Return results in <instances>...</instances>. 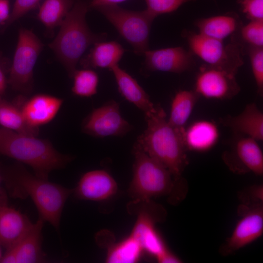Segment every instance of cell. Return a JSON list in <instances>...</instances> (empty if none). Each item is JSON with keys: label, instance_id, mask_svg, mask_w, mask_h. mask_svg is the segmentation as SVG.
Returning <instances> with one entry per match:
<instances>
[{"label": "cell", "instance_id": "1", "mask_svg": "<svg viewBox=\"0 0 263 263\" xmlns=\"http://www.w3.org/2000/svg\"><path fill=\"white\" fill-rule=\"evenodd\" d=\"M147 127L134 145L155 159L172 174L177 185L187 190L182 174L188 164L187 150L183 138L184 129L171 126L159 104L145 114Z\"/></svg>", "mask_w": 263, "mask_h": 263}, {"label": "cell", "instance_id": "2", "mask_svg": "<svg viewBox=\"0 0 263 263\" xmlns=\"http://www.w3.org/2000/svg\"><path fill=\"white\" fill-rule=\"evenodd\" d=\"M3 178L12 197L30 198L39 219L59 229L62 212L72 190L33 175L20 163L10 168Z\"/></svg>", "mask_w": 263, "mask_h": 263}, {"label": "cell", "instance_id": "3", "mask_svg": "<svg viewBox=\"0 0 263 263\" xmlns=\"http://www.w3.org/2000/svg\"><path fill=\"white\" fill-rule=\"evenodd\" d=\"M89 9V2L75 0L59 26L56 36L48 44L71 78L86 50L107 38L106 33L95 34L89 29L86 21V15Z\"/></svg>", "mask_w": 263, "mask_h": 263}, {"label": "cell", "instance_id": "4", "mask_svg": "<svg viewBox=\"0 0 263 263\" xmlns=\"http://www.w3.org/2000/svg\"><path fill=\"white\" fill-rule=\"evenodd\" d=\"M0 153L32 168L35 175L48 179L51 171L64 168L73 159L57 151L47 139L0 128Z\"/></svg>", "mask_w": 263, "mask_h": 263}, {"label": "cell", "instance_id": "5", "mask_svg": "<svg viewBox=\"0 0 263 263\" xmlns=\"http://www.w3.org/2000/svg\"><path fill=\"white\" fill-rule=\"evenodd\" d=\"M132 177L128 193L133 200L168 196L172 204L183 199L186 193L174 181L169 170L159 162L134 145Z\"/></svg>", "mask_w": 263, "mask_h": 263}, {"label": "cell", "instance_id": "6", "mask_svg": "<svg viewBox=\"0 0 263 263\" xmlns=\"http://www.w3.org/2000/svg\"><path fill=\"white\" fill-rule=\"evenodd\" d=\"M95 10L100 12L115 27L136 55H143L149 49L150 31L155 18L146 9L135 11L113 4L99 6Z\"/></svg>", "mask_w": 263, "mask_h": 263}, {"label": "cell", "instance_id": "7", "mask_svg": "<svg viewBox=\"0 0 263 263\" xmlns=\"http://www.w3.org/2000/svg\"><path fill=\"white\" fill-rule=\"evenodd\" d=\"M44 44L32 30L21 28L12 63L9 68L8 83L22 95L30 94L34 86V69Z\"/></svg>", "mask_w": 263, "mask_h": 263}, {"label": "cell", "instance_id": "8", "mask_svg": "<svg viewBox=\"0 0 263 263\" xmlns=\"http://www.w3.org/2000/svg\"><path fill=\"white\" fill-rule=\"evenodd\" d=\"M186 37L190 51L203 60L206 65L236 74L243 63L241 49L235 43L225 44L223 40L200 33H188Z\"/></svg>", "mask_w": 263, "mask_h": 263}, {"label": "cell", "instance_id": "9", "mask_svg": "<svg viewBox=\"0 0 263 263\" xmlns=\"http://www.w3.org/2000/svg\"><path fill=\"white\" fill-rule=\"evenodd\" d=\"M241 218L231 235L221 245L220 253L229 255L260 238L263 233V203L252 205H241Z\"/></svg>", "mask_w": 263, "mask_h": 263}, {"label": "cell", "instance_id": "10", "mask_svg": "<svg viewBox=\"0 0 263 263\" xmlns=\"http://www.w3.org/2000/svg\"><path fill=\"white\" fill-rule=\"evenodd\" d=\"M132 129V125L122 116L119 104L113 100L94 109L81 126L84 133L95 137L123 136Z\"/></svg>", "mask_w": 263, "mask_h": 263}, {"label": "cell", "instance_id": "11", "mask_svg": "<svg viewBox=\"0 0 263 263\" xmlns=\"http://www.w3.org/2000/svg\"><path fill=\"white\" fill-rule=\"evenodd\" d=\"M236 75L222 68L205 64L200 68L196 75L193 90L199 97L207 99H231L240 91Z\"/></svg>", "mask_w": 263, "mask_h": 263}, {"label": "cell", "instance_id": "12", "mask_svg": "<svg viewBox=\"0 0 263 263\" xmlns=\"http://www.w3.org/2000/svg\"><path fill=\"white\" fill-rule=\"evenodd\" d=\"M258 142L248 136H240L223 155L225 163L237 173L251 172L263 175V153Z\"/></svg>", "mask_w": 263, "mask_h": 263}, {"label": "cell", "instance_id": "13", "mask_svg": "<svg viewBox=\"0 0 263 263\" xmlns=\"http://www.w3.org/2000/svg\"><path fill=\"white\" fill-rule=\"evenodd\" d=\"M44 222L38 219L25 234L13 246L6 249L0 263L44 262L46 256L42 248Z\"/></svg>", "mask_w": 263, "mask_h": 263}, {"label": "cell", "instance_id": "14", "mask_svg": "<svg viewBox=\"0 0 263 263\" xmlns=\"http://www.w3.org/2000/svg\"><path fill=\"white\" fill-rule=\"evenodd\" d=\"M144 67L149 71L182 73L191 69L193 54L181 47L149 49L144 55Z\"/></svg>", "mask_w": 263, "mask_h": 263}, {"label": "cell", "instance_id": "15", "mask_svg": "<svg viewBox=\"0 0 263 263\" xmlns=\"http://www.w3.org/2000/svg\"><path fill=\"white\" fill-rule=\"evenodd\" d=\"M23 96L16 100L26 122L38 128L48 124L56 115L63 103V99L50 94H38L29 99Z\"/></svg>", "mask_w": 263, "mask_h": 263}, {"label": "cell", "instance_id": "16", "mask_svg": "<svg viewBox=\"0 0 263 263\" xmlns=\"http://www.w3.org/2000/svg\"><path fill=\"white\" fill-rule=\"evenodd\" d=\"M72 190L78 199L102 201L115 195L117 186L113 178L106 171L94 170L84 173Z\"/></svg>", "mask_w": 263, "mask_h": 263}, {"label": "cell", "instance_id": "17", "mask_svg": "<svg viewBox=\"0 0 263 263\" xmlns=\"http://www.w3.org/2000/svg\"><path fill=\"white\" fill-rule=\"evenodd\" d=\"M33 223L19 211L9 206L5 192L0 194V244L7 249L15 245Z\"/></svg>", "mask_w": 263, "mask_h": 263}, {"label": "cell", "instance_id": "18", "mask_svg": "<svg viewBox=\"0 0 263 263\" xmlns=\"http://www.w3.org/2000/svg\"><path fill=\"white\" fill-rule=\"evenodd\" d=\"M220 131L214 121L200 119L192 122L183 132L184 144L187 150L203 152L210 150L218 143Z\"/></svg>", "mask_w": 263, "mask_h": 263}, {"label": "cell", "instance_id": "19", "mask_svg": "<svg viewBox=\"0 0 263 263\" xmlns=\"http://www.w3.org/2000/svg\"><path fill=\"white\" fill-rule=\"evenodd\" d=\"M221 122L237 134L248 136L258 141L263 140V113L255 103L247 104L236 115L223 118Z\"/></svg>", "mask_w": 263, "mask_h": 263}, {"label": "cell", "instance_id": "20", "mask_svg": "<svg viewBox=\"0 0 263 263\" xmlns=\"http://www.w3.org/2000/svg\"><path fill=\"white\" fill-rule=\"evenodd\" d=\"M115 78L119 93L127 100L135 105L146 114L152 111L155 107L150 96L137 81L118 64L110 70Z\"/></svg>", "mask_w": 263, "mask_h": 263}, {"label": "cell", "instance_id": "21", "mask_svg": "<svg viewBox=\"0 0 263 263\" xmlns=\"http://www.w3.org/2000/svg\"><path fill=\"white\" fill-rule=\"evenodd\" d=\"M125 50L115 41H102L93 45L89 54L79 60L84 68H107L117 65L121 60Z\"/></svg>", "mask_w": 263, "mask_h": 263}, {"label": "cell", "instance_id": "22", "mask_svg": "<svg viewBox=\"0 0 263 263\" xmlns=\"http://www.w3.org/2000/svg\"><path fill=\"white\" fill-rule=\"evenodd\" d=\"M155 223L156 222L150 218L138 215V220L131 235L139 242L143 250L154 256L161 263L170 252L155 230Z\"/></svg>", "mask_w": 263, "mask_h": 263}, {"label": "cell", "instance_id": "23", "mask_svg": "<svg viewBox=\"0 0 263 263\" xmlns=\"http://www.w3.org/2000/svg\"><path fill=\"white\" fill-rule=\"evenodd\" d=\"M199 33L224 40L241 27L237 16L227 14L199 19L195 22Z\"/></svg>", "mask_w": 263, "mask_h": 263}, {"label": "cell", "instance_id": "24", "mask_svg": "<svg viewBox=\"0 0 263 263\" xmlns=\"http://www.w3.org/2000/svg\"><path fill=\"white\" fill-rule=\"evenodd\" d=\"M199 97L194 90L178 91L171 102L169 123L176 128L185 129Z\"/></svg>", "mask_w": 263, "mask_h": 263}, {"label": "cell", "instance_id": "25", "mask_svg": "<svg viewBox=\"0 0 263 263\" xmlns=\"http://www.w3.org/2000/svg\"><path fill=\"white\" fill-rule=\"evenodd\" d=\"M0 125L16 132L37 136L38 128L30 126L25 121L19 106L0 96Z\"/></svg>", "mask_w": 263, "mask_h": 263}, {"label": "cell", "instance_id": "26", "mask_svg": "<svg viewBox=\"0 0 263 263\" xmlns=\"http://www.w3.org/2000/svg\"><path fill=\"white\" fill-rule=\"evenodd\" d=\"M75 0H45L39 6L38 19L47 30L53 32L73 7Z\"/></svg>", "mask_w": 263, "mask_h": 263}, {"label": "cell", "instance_id": "27", "mask_svg": "<svg viewBox=\"0 0 263 263\" xmlns=\"http://www.w3.org/2000/svg\"><path fill=\"white\" fill-rule=\"evenodd\" d=\"M143 251L139 242L131 235L113 246L109 251L108 263H134L138 261Z\"/></svg>", "mask_w": 263, "mask_h": 263}, {"label": "cell", "instance_id": "28", "mask_svg": "<svg viewBox=\"0 0 263 263\" xmlns=\"http://www.w3.org/2000/svg\"><path fill=\"white\" fill-rule=\"evenodd\" d=\"M72 78V92L74 95L89 97L96 94L99 78L95 71L87 68L76 70Z\"/></svg>", "mask_w": 263, "mask_h": 263}, {"label": "cell", "instance_id": "29", "mask_svg": "<svg viewBox=\"0 0 263 263\" xmlns=\"http://www.w3.org/2000/svg\"><path fill=\"white\" fill-rule=\"evenodd\" d=\"M243 39L253 47H263V20L250 21L241 27Z\"/></svg>", "mask_w": 263, "mask_h": 263}, {"label": "cell", "instance_id": "30", "mask_svg": "<svg viewBox=\"0 0 263 263\" xmlns=\"http://www.w3.org/2000/svg\"><path fill=\"white\" fill-rule=\"evenodd\" d=\"M148 13L155 18L158 16L172 13L184 4L193 0H144Z\"/></svg>", "mask_w": 263, "mask_h": 263}, {"label": "cell", "instance_id": "31", "mask_svg": "<svg viewBox=\"0 0 263 263\" xmlns=\"http://www.w3.org/2000/svg\"><path fill=\"white\" fill-rule=\"evenodd\" d=\"M253 75L258 93H263V47H250L248 51Z\"/></svg>", "mask_w": 263, "mask_h": 263}, {"label": "cell", "instance_id": "32", "mask_svg": "<svg viewBox=\"0 0 263 263\" xmlns=\"http://www.w3.org/2000/svg\"><path fill=\"white\" fill-rule=\"evenodd\" d=\"M238 3L250 21L263 20V0H238Z\"/></svg>", "mask_w": 263, "mask_h": 263}, {"label": "cell", "instance_id": "33", "mask_svg": "<svg viewBox=\"0 0 263 263\" xmlns=\"http://www.w3.org/2000/svg\"><path fill=\"white\" fill-rule=\"evenodd\" d=\"M41 0H15L9 19L6 25H9L16 20L35 9Z\"/></svg>", "mask_w": 263, "mask_h": 263}, {"label": "cell", "instance_id": "34", "mask_svg": "<svg viewBox=\"0 0 263 263\" xmlns=\"http://www.w3.org/2000/svg\"><path fill=\"white\" fill-rule=\"evenodd\" d=\"M9 0H0V26L6 25L11 14Z\"/></svg>", "mask_w": 263, "mask_h": 263}, {"label": "cell", "instance_id": "35", "mask_svg": "<svg viewBox=\"0 0 263 263\" xmlns=\"http://www.w3.org/2000/svg\"><path fill=\"white\" fill-rule=\"evenodd\" d=\"M127 0H91L89 2L90 9H95L96 8L106 5L117 4Z\"/></svg>", "mask_w": 263, "mask_h": 263}, {"label": "cell", "instance_id": "36", "mask_svg": "<svg viewBox=\"0 0 263 263\" xmlns=\"http://www.w3.org/2000/svg\"><path fill=\"white\" fill-rule=\"evenodd\" d=\"M8 84L5 67L0 62V96L4 93Z\"/></svg>", "mask_w": 263, "mask_h": 263}, {"label": "cell", "instance_id": "37", "mask_svg": "<svg viewBox=\"0 0 263 263\" xmlns=\"http://www.w3.org/2000/svg\"><path fill=\"white\" fill-rule=\"evenodd\" d=\"M1 245L0 244V259H1V258L2 257V255H3L2 253V252H1V247H0Z\"/></svg>", "mask_w": 263, "mask_h": 263}, {"label": "cell", "instance_id": "38", "mask_svg": "<svg viewBox=\"0 0 263 263\" xmlns=\"http://www.w3.org/2000/svg\"><path fill=\"white\" fill-rule=\"evenodd\" d=\"M1 175H0V181H1ZM3 191V190L0 188V193Z\"/></svg>", "mask_w": 263, "mask_h": 263}]
</instances>
